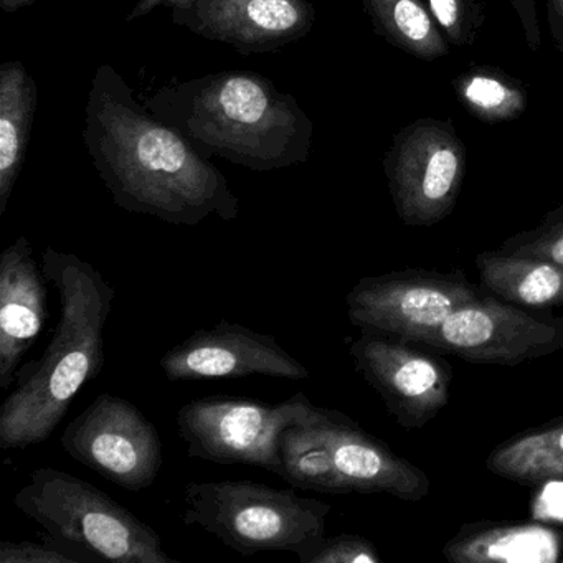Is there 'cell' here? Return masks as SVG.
Instances as JSON below:
<instances>
[{
	"mask_svg": "<svg viewBox=\"0 0 563 563\" xmlns=\"http://www.w3.org/2000/svg\"><path fill=\"white\" fill-rule=\"evenodd\" d=\"M170 12L174 24L229 45L242 57L273 54L301 41L318 19L309 0H190Z\"/></svg>",
	"mask_w": 563,
	"mask_h": 563,
	"instance_id": "cell-14",
	"label": "cell"
},
{
	"mask_svg": "<svg viewBox=\"0 0 563 563\" xmlns=\"http://www.w3.org/2000/svg\"><path fill=\"white\" fill-rule=\"evenodd\" d=\"M427 5L448 44L454 47L474 45L486 21L479 0H427Z\"/></svg>",
	"mask_w": 563,
	"mask_h": 563,
	"instance_id": "cell-22",
	"label": "cell"
},
{
	"mask_svg": "<svg viewBox=\"0 0 563 563\" xmlns=\"http://www.w3.org/2000/svg\"><path fill=\"white\" fill-rule=\"evenodd\" d=\"M14 506L45 532V540L85 562L179 563L159 533L110 494L67 471L38 467L14 496Z\"/></svg>",
	"mask_w": 563,
	"mask_h": 563,
	"instance_id": "cell-5",
	"label": "cell"
},
{
	"mask_svg": "<svg viewBox=\"0 0 563 563\" xmlns=\"http://www.w3.org/2000/svg\"><path fill=\"white\" fill-rule=\"evenodd\" d=\"M471 364L516 367L563 349V318L487 292L454 311L424 344Z\"/></svg>",
	"mask_w": 563,
	"mask_h": 563,
	"instance_id": "cell-10",
	"label": "cell"
},
{
	"mask_svg": "<svg viewBox=\"0 0 563 563\" xmlns=\"http://www.w3.org/2000/svg\"><path fill=\"white\" fill-rule=\"evenodd\" d=\"M42 269L60 298V319L38 361L19 368L15 388L0 408V448L45 443L87 382L104 365V328L117 291L90 263L48 249Z\"/></svg>",
	"mask_w": 563,
	"mask_h": 563,
	"instance_id": "cell-3",
	"label": "cell"
},
{
	"mask_svg": "<svg viewBox=\"0 0 563 563\" xmlns=\"http://www.w3.org/2000/svg\"><path fill=\"white\" fill-rule=\"evenodd\" d=\"M509 4L519 19L527 47L532 52H539L542 45V31H540L536 0H509Z\"/></svg>",
	"mask_w": 563,
	"mask_h": 563,
	"instance_id": "cell-26",
	"label": "cell"
},
{
	"mask_svg": "<svg viewBox=\"0 0 563 563\" xmlns=\"http://www.w3.org/2000/svg\"><path fill=\"white\" fill-rule=\"evenodd\" d=\"M486 295L461 272L401 269L358 279L345 305L362 332L424 344L454 311Z\"/></svg>",
	"mask_w": 563,
	"mask_h": 563,
	"instance_id": "cell-9",
	"label": "cell"
},
{
	"mask_svg": "<svg viewBox=\"0 0 563 563\" xmlns=\"http://www.w3.org/2000/svg\"><path fill=\"white\" fill-rule=\"evenodd\" d=\"M382 556L371 540L354 533L325 537L302 563H380Z\"/></svg>",
	"mask_w": 563,
	"mask_h": 563,
	"instance_id": "cell-24",
	"label": "cell"
},
{
	"mask_svg": "<svg viewBox=\"0 0 563 563\" xmlns=\"http://www.w3.org/2000/svg\"><path fill=\"white\" fill-rule=\"evenodd\" d=\"M453 90L457 103L481 123H510L529 107L526 85L496 67H471L454 78Z\"/></svg>",
	"mask_w": 563,
	"mask_h": 563,
	"instance_id": "cell-21",
	"label": "cell"
},
{
	"mask_svg": "<svg viewBox=\"0 0 563 563\" xmlns=\"http://www.w3.org/2000/svg\"><path fill=\"white\" fill-rule=\"evenodd\" d=\"M372 31L388 45L434 62L450 54V44L431 18L427 0H361Z\"/></svg>",
	"mask_w": 563,
	"mask_h": 563,
	"instance_id": "cell-20",
	"label": "cell"
},
{
	"mask_svg": "<svg viewBox=\"0 0 563 563\" xmlns=\"http://www.w3.org/2000/svg\"><path fill=\"white\" fill-rule=\"evenodd\" d=\"M84 143L114 206L126 212L177 227H196L212 216L239 219L240 200L225 174L140 103L108 64L91 81Z\"/></svg>",
	"mask_w": 563,
	"mask_h": 563,
	"instance_id": "cell-1",
	"label": "cell"
},
{
	"mask_svg": "<svg viewBox=\"0 0 563 563\" xmlns=\"http://www.w3.org/2000/svg\"><path fill=\"white\" fill-rule=\"evenodd\" d=\"M38 107L37 81L22 62L0 65V217L24 167Z\"/></svg>",
	"mask_w": 563,
	"mask_h": 563,
	"instance_id": "cell-17",
	"label": "cell"
},
{
	"mask_svg": "<svg viewBox=\"0 0 563 563\" xmlns=\"http://www.w3.org/2000/svg\"><path fill=\"white\" fill-rule=\"evenodd\" d=\"M47 276L25 235L0 255V388L14 385L22 358L47 324Z\"/></svg>",
	"mask_w": 563,
	"mask_h": 563,
	"instance_id": "cell-15",
	"label": "cell"
},
{
	"mask_svg": "<svg viewBox=\"0 0 563 563\" xmlns=\"http://www.w3.org/2000/svg\"><path fill=\"white\" fill-rule=\"evenodd\" d=\"M189 2L190 0H137L136 5L131 9L130 14L126 15L124 21L134 22L137 19L147 18L156 9H174L179 8V5H187Z\"/></svg>",
	"mask_w": 563,
	"mask_h": 563,
	"instance_id": "cell-28",
	"label": "cell"
},
{
	"mask_svg": "<svg viewBox=\"0 0 563 563\" xmlns=\"http://www.w3.org/2000/svg\"><path fill=\"white\" fill-rule=\"evenodd\" d=\"M186 526H196L240 555L291 552L306 556L325 539L331 506L253 481L190 483L184 493Z\"/></svg>",
	"mask_w": 563,
	"mask_h": 563,
	"instance_id": "cell-6",
	"label": "cell"
},
{
	"mask_svg": "<svg viewBox=\"0 0 563 563\" xmlns=\"http://www.w3.org/2000/svg\"><path fill=\"white\" fill-rule=\"evenodd\" d=\"M500 249L563 265V206L550 210L536 229L509 236Z\"/></svg>",
	"mask_w": 563,
	"mask_h": 563,
	"instance_id": "cell-23",
	"label": "cell"
},
{
	"mask_svg": "<svg viewBox=\"0 0 563 563\" xmlns=\"http://www.w3.org/2000/svg\"><path fill=\"white\" fill-rule=\"evenodd\" d=\"M443 556L453 563H560L563 530L532 520L464 523Z\"/></svg>",
	"mask_w": 563,
	"mask_h": 563,
	"instance_id": "cell-16",
	"label": "cell"
},
{
	"mask_svg": "<svg viewBox=\"0 0 563 563\" xmlns=\"http://www.w3.org/2000/svg\"><path fill=\"white\" fill-rule=\"evenodd\" d=\"M481 286L489 295L526 308L563 306V265L507 250L476 256Z\"/></svg>",
	"mask_w": 563,
	"mask_h": 563,
	"instance_id": "cell-18",
	"label": "cell"
},
{
	"mask_svg": "<svg viewBox=\"0 0 563 563\" xmlns=\"http://www.w3.org/2000/svg\"><path fill=\"white\" fill-rule=\"evenodd\" d=\"M545 8L553 47L563 58V0H545Z\"/></svg>",
	"mask_w": 563,
	"mask_h": 563,
	"instance_id": "cell-27",
	"label": "cell"
},
{
	"mask_svg": "<svg viewBox=\"0 0 563 563\" xmlns=\"http://www.w3.org/2000/svg\"><path fill=\"white\" fill-rule=\"evenodd\" d=\"M486 467L522 486L563 479V417L514 434L490 451Z\"/></svg>",
	"mask_w": 563,
	"mask_h": 563,
	"instance_id": "cell-19",
	"label": "cell"
},
{
	"mask_svg": "<svg viewBox=\"0 0 563 563\" xmlns=\"http://www.w3.org/2000/svg\"><path fill=\"white\" fill-rule=\"evenodd\" d=\"M37 2H41V0H0V8H2L5 14H15V12L22 11V9L37 4Z\"/></svg>",
	"mask_w": 563,
	"mask_h": 563,
	"instance_id": "cell-29",
	"label": "cell"
},
{
	"mask_svg": "<svg viewBox=\"0 0 563 563\" xmlns=\"http://www.w3.org/2000/svg\"><path fill=\"white\" fill-rule=\"evenodd\" d=\"M560 563H563V559H562V562H560Z\"/></svg>",
	"mask_w": 563,
	"mask_h": 563,
	"instance_id": "cell-30",
	"label": "cell"
},
{
	"mask_svg": "<svg viewBox=\"0 0 563 563\" xmlns=\"http://www.w3.org/2000/svg\"><path fill=\"white\" fill-rule=\"evenodd\" d=\"M466 170V144L450 120L411 121L395 133L384 156L395 212L408 227H433L450 217Z\"/></svg>",
	"mask_w": 563,
	"mask_h": 563,
	"instance_id": "cell-8",
	"label": "cell"
},
{
	"mask_svg": "<svg viewBox=\"0 0 563 563\" xmlns=\"http://www.w3.org/2000/svg\"><path fill=\"white\" fill-rule=\"evenodd\" d=\"M144 104L203 157L253 173L308 163L314 123L292 95L249 70L164 85Z\"/></svg>",
	"mask_w": 563,
	"mask_h": 563,
	"instance_id": "cell-2",
	"label": "cell"
},
{
	"mask_svg": "<svg viewBox=\"0 0 563 563\" xmlns=\"http://www.w3.org/2000/svg\"><path fill=\"white\" fill-rule=\"evenodd\" d=\"M85 562L80 555L57 545V543L48 542L44 539V543L31 542V540H22V542H11V540H2L0 542V563H81Z\"/></svg>",
	"mask_w": 563,
	"mask_h": 563,
	"instance_id": "cell-25",
	"label": "cell"
},
{
	"mask_svg": "<svg viewBox=\"0 0 563 563\" xmlns=\"http://www.w3.org/2000/svg\"><path fill=\"white\" fill-rule=\"evenodd\" d=\"M283 476L296 489L324 494L384 493L418 503L430 477L362 430L347 415L314 405L305 421L279 438Z\"/></svg>",
	"mask_w": 563,
	"mask_h": 563,
	"instance_id": "cell-4",
	"label": "cell"
},
{
	"mask_svg": "<svg viewBox=\"0 0 563 563\" xmlns=\"http://www.w3.org/2000/svg\"><path fill=\"white\" fill-rule=\"evenodd\" d=\"M159 367L170 382L252 375L299 382L311 375L273 335L229 321L194 332L161 357Z\"/></svg>",
	"mask_w": 563,
	"mask_h": 563,
	"instance_id": "cell-13",
	"label": "cell"
},
{
	"mask_svg": "<svg viewBox=\"0 0 563 563\" xmlns=\"http://www.w3.org/2000/svg\"><path fill=\"white\" fill-rule=\"evenodd\" d=\"M65 453L104 479L137 493L153 486L163 467V441L136 405L100 394L65 428Z\"/></svg>",
	"mask_w": 563,
	"mask_h": 563,
	"instance_id": "cell-11",
	"label": "cell"
},
{
	"mask_svg": "<svg viewBox=\"0 0 563 563\" xmlns=\"http://www.w3.org/2000/svg\"><path fill=\"white\" fill-rule=\"evenodd\" d=\"M314 404L296 394L279 404L252 398L206 397L187 401L177 411V428L194 460L258 466L283 476L279 438L305 421Z\"/></svg>",
	"mask_w": 563,
	"mask_h": 563,
	"instance_id": "cell-7",
	"label": "cell"
},
{
	"mask_svg": "<svg viewBox=\"0 0 563 563\" xmlns=\"http://www.w3.org/2000/svg\"><path fill=\"white\" fill-rule=\"evenodd\" d=\"M418 345L362 332L349 347L355 371L407 430H420L446 407L453 378L443 357L428 345Z\"/></svg>",
	"mask_w": 563,
	"mask_h": 563,
	"instance_id": "cell-12",
	"label": "cell"
}]
</instances>
